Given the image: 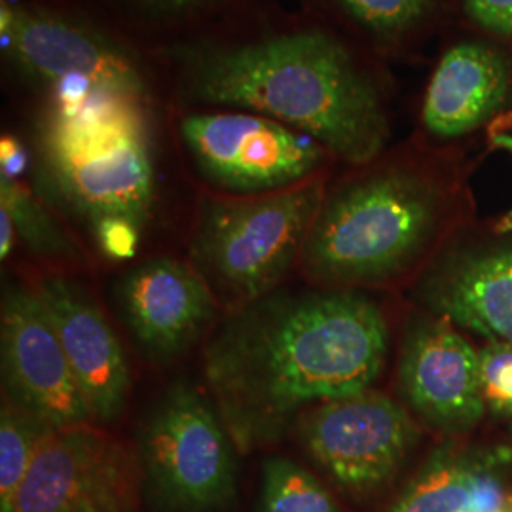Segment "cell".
Wrapping results in <instances>:
<instances>
[{
    "instance_id": "d4e9b609",
    "label": "cell",
    "mask_w": 512,
    "mask_h": 512,
    "mask_svg": "<svg viewBox=\"0 0 512 512\" xmlns=\"http://www.w3.org/2000/svg\"><path fill=\"white\" fill-rule=\"evenodd\" d=\"M27 167V152L18 139L4 135L0 141V177L19 179Z\"/></svg>"
},
{
    "instance_id": "2e32d148",
    "label": "cell",
    "mask_w": 512,
    "mask_h": 512,
    "mask_svg": "<svg viewBox=\"0 0 512 512\" xmlns=\"http://www.w3.org/2000/svg\"><path fill=\"white\" fill-rule=\"evenodd\" d=\"M511 90L503 55L478 42L450 48L431 76L423 101V124L435 137L456 139L494 120Z\"/></svg>"
},
{
    "instance_id": "3957f363",
    "label": "cell",
    "mask_w": 512,
    "mask_h": 512,
    "mask_svg": "<svg viewBox=\"0 0 512 512\" xmlns=\"http://www.w3.org/2000/svg\"><path fill=\"white\" fill-rule=\"evenodd\" d=\"M42 162L59 198L114 258L135 253L154 202V164L141 99L84 88L52 112Z\"/></svg>"
},
{
    "instance_id": "7402d4cb",
    "label": "cell",
    "mask_w": 512,
    "mask_h": 512,
    "mask_svg": "<svg viewBox=\"0 0 512 512\" xmlns=\"http://www.w3.org/2000/svg\"><path fill=\"white\" fill-rule=\"evenodd\" d=\"M482 395L486 410L497 418H512V346L488 342L480 349Z\"/></svg>"
},
{
    "instance_id": "52a82bcc",
    "label": "cell",
    "mask_w": 512,
    "mask_h": 512,
    "mask_svg": "<svg viewBox=\"0 0 512 512\" xmlns=\"http://www.w3.org/2000/svg\"><path fill=\"white\" fill-rule=\"evenodd\" d=\"M298 433L311 461L351 497L389 484L421 437L403 404L372 389L311 406L298 420Z\"/></svg>"
},
{
    "instance_id": "484cf974",
    "label": "cell",
    "mask_w": 512,
    "mask_h": 512,
    "mask_svg": "<svg viewBox=\"0 0 512 512\" xmlns=\"http://www.w3.org/2000/svg\"><path fill=\"white\" fill-rule=\"evenodd\" d=\"M139 6L156 10V12H186V10H196L209 4H215L219 0H133Z\"/></svg>"
},
{
    "instance_id": "9a60e30c",
    "label": "cell",
    "mask_w": 512,
    "mask_h": 512,
    "mask_svg": "<svg viewBox=\"0 0 512 512\" xmlns=\"http://www.w3.org/2000/svg\"><path fill=\"white\" fill-rule=\"evenodd\" d=\"M418 291L452 325L512 346V239L446 256Z\"/></svg>"
},
{
    "instance_id": "277c9868",
    "label": "cell",
    "mask_w": 512,
    "mask_h": 512,
    "mask_svg": "<svg viewBox=\"0 0 512 512\" xmlns=\"http://www.w3.org/2000/svg\"><path fill=\"white\" fill-rule=\"evenodd\" d=\"M442 211L439 186L418 171L370 173L325 196L300 264L330 289L384 283L420 258Z\"/></svg>"
},
{
    "instance_id": "9c48e42d",
    "label": "cell",
    "mask_w": 512,
    "mask_h": 512,
    "mask_svg": "<svg viewBox=\"0 0 512 512\" xmlns=\"http://www.w3.org/2000/svg\"><path fill=\"white\" fill-rule=\"evenodd\" d=\"M143 497L139 454L86 423L44 439L16 512H139Z\"/></svg>"
},
{
    "instance_id": "4fadbf2b",
    "label": "cell",
    "mask_w": 512,
    "mask_h": 512,
    "mask_svg": "<svg viewBox=\"0 0 512 512\" xmlns=\"http://www.w3.org/2000/svg\"><path fill=\"white\" fill-rule=\"evenodd\" d=\"M116 294L126 327L154 361L177 359L196 346L219 311V298L203 275L175 258L135 266Z\"/></svg>"
},
{
    "instance_id": "8fae6325",
    "label": "cell",
    "mask_w": 512,
    "mask_h": 512,
    "mask_svg": "<svg viewBox=\"0 0 512 512\" xmlns=\"http://www.w3.org/2000/svg\"><path fill=\"white\" fill-rule=\"evenodd\" d=\"M0 35L6 54L44 82H76L82 88L143 99L145 80L109 38L73 19L2 0Z\"/></svg>"
},
{
    "instance_id": "cb8c5ba5",
    "label": "cell",
    "mask_w": 512,
    "mask_h": 512,
    "mask_svg": "<svg viewBox=\"0 0 512 512\" xmlns=\"http://www.w3.org/2000/svg\"><path fill=\"white\" fill-rule=\"evenodd\" d=\"M488 143L490 147L507 150L512 154V110L497 114L488 126ZM512 230V211L497 222L499 234H509Z\"/></svg>"
},
{
    "instance_id": "8992f818",
    "label": "cell",
    "mask_w": 512,
    "mask_h": 512,
    "mask_svg": "<svg viewBox=\"0 0 512 512\" xmlns=\"http://www.w3.org/2000/svg\"><path fill=\"white\" fill-rule=\"evenodd\" d=\"M236 444L194 385H171L139 429L143 495L152 512H224L238 494Z\"/></svg>"
},
{
    "instance_id": "7a4b0ae2",
    "label": "cell",
    "mask_w": 512,
    "mask_h": 512,
    "mask_svg": "<svg viewBox=\"0 0 512 512\" xmlns=\"http://www.w3.org/2000/svg\"><path fill=\"white\" fill-rule=\"evenodd\" d=\"M184 92L205 105L256 112L363 165L389 141L376 86L348 48L321 31H294L183 55Z\"/></svg>"
},
{
    "instance_id": "83f0119b",
    "label": "cell",
    "mask_w": 512,
    "mask_h": 512,
    "mask_svg": "<svg viewBox=\"0 0 512 512\" xmlns=\"http://www.w3.org/2000/svg\"><path fill=\"white\" fill-rule=\"evenodd\" d=\"M509 512H512V495H511V505H509Z\"/></svg>"
},
{
    "instance_id": "ffe728a7",
    "label": "cell",
    "mask_w": 512,
    "mask_h": 512,
    "mask_svg": "<svg viewBox=\"0 0 512 512\" xmlns=\"http://www.w3.org/2000/svg\"><path fill=\"white\" fill-rule=\"evenodd\" d=\"M256 512H342L323 482L293 459L262 463Z\"/></svg>"
},
{
    "instance_id": "4316f807",
    "label": "cell",
    "mask_w": 512,
    "mask_h": 512,
    "mask_svg": "<svg viewBox=\"0 0 512 512\" xmlns=\"http://www.w3.org/2000/svg\"><path fill=\"white\" fill-rule=\"evenodd\" d=\"M16 226L12 219L8 217L6 211L0 209V258L6 260L14 251V243H16Z\"/></svg>"
},
{
    "instance_id": "603a6c76",
    "label": "cell",
    "mask_w": 512,
    "mask_h": 512,
    "mask_svg": "<svg viewBox=\"0 0 512 512\" xmlns=\"http://www.w3.org/2000/svg\"><path fill=\"white\" fill-rule=\"evenodd\" d=\"M465 12L499 37L512 38V0H463Z\"/></svg>"
},
{
    "instance_id": "ba28073f",
    "label": "cell",
    "mask_w": 512,
    "mask_h": 512,
    "mask_svg": "<svg viewBox=\"0 0 512 512\" xmlns=\"http://www.w3.org/2000/svg\"><path fill=\"white\" fill-rule=\"evenodd\" d=\"M181 135L207 183L255 196L304 183L325 162V148L272 118L243 112L190 114Z\"/></svg>"
},
{
    "instance_id": "d6986e66",
    "label": "cell",
    "mask_w": 512,
    "mask_h": 512,
    "mask_svg": "<svg viewBox=\"0 0 512 512\" xmlns=\"http://www.w3.org/2000/svg\"><path fill=\"white\" fill-rule=\"evenodd\" d=\"M0 209L14 222L19 238L37 256L63 262H80V249L38 202L27 184L0 177Z\"/></svg>"
},
{
    "instance_id": "5b68a950",
    "label": "cell",
    "mask_w": 512,
    "mask_h": 512,
    "mask_svg": "<svg viewBox=\"0 0 512 512\" xmlns=\"http://www.w3.org/2000/svg\"><path fill=\"white\" fill-rule=\"evenodd\" d=\"M325 196L323 181L311 177L266 194L202 198L190 264L232 310L255 302L300 260Z\"/></svg>"
},
{
    "instance_id": "30bf717a",
    "label": "cell",
    "mask_w": 512,
    "mask_h": 512,
    "mask_svg": "<svg viewBox=\"0 0 512 512\" xmlns=\"http://www.w3.org/2000/svg\"><path fill=\"white\" fill-rule=\"evenodd\" d=\"M0 351L8 399L52 429L95 421L38 291H4Z\"/></svg>"
},
{
    "instance_id": "5bb4252c",
    "label": "cell",
    "mask_w": 512,
    "mask_h": 512,
    "mask_svg": "<svg viewBox=\"0 0 512 512\" xmlns=\"http://www.w3.org/2000/svg\"><path fill=\"white\" fill-rule=\"evenodd\" d=\"M37 291L93 420L118 418L128 403L131 372L107 317L90 294L65 277H44Z\"/></svg>"
},
{
    "instance_id": "44dd1931",
    "label": "cell",
    "mask_w": 512,
    "mask_h": 512,
    "mask_svg": "<svg viewBox=\"0 0 512 512\" xmlns=\"http://www.w3.org/2000/svg\"><path fill=\"white\" fill-rule=\"evenodd\" d=\"M344 12L380 37H395L420 23L431 0H336Z\"/></svg>"
},
{
    "instance_id": "7c38bea8",
    "label": "cell",
    "mask_w": 512,
    "mask_h": 512,
    "mask_svg": "<svg viewBox=\"0 0 512 512\" xmlns=\"http://www.w3.org/2000/svg\"><path fill=\"white\" fill-rule=\"evenodd\" d=\"M399 385L406 404L442 433H467L486 414L480 351L442 317L420 319L408 330Z\"/></svg>"
},
{
    "instance_id": "e0dca14e",
    "label": "cell",
    "mask_w": 512,
    "mask_h": 512,
    "mask_svg": "<svg viewBox=\"0 0 512 512\" xmlns=\"http://www.w3.org/2000/svg\"><path fill=\"white\" fill-rule=\"evenodd\" d=\"M507 448H463L444 444L431 452L387 512H473L484 473L509 465Z\"/></svg>"
},
{
    "instance_id": "6da1fadb",
    "label": "cell",
    "mask_w": 512,
    "mask_h": 512,
    "mask_svg": "<svg viewBox=\"0 0 512 512\" xmlns=\"http://www.w3.org/2000/svg\"><path fill=\"white\" fill-rule=\"evenodd\" d=\"M387 349L384 313L365 294L275 289L220 323L203 374L236 448L251 452L311 406L370 389Z\"/></svg>"
},
{
    "instance_id": "ac0fdd59",
    "label": "cell",
    "mask_w": 512,
    "mask_h": 512,
    "mask_svg": "<svg viewBox=\"0 0 512 512\" xmlns=\"http://www.w3.org/2000/svg\"><path fill=\"white\" fill-rule=\"evenodd\" d=\"M54 429L4 395L0 410V512H16L19 488Z\"/></svg>"
}]
</instances>
